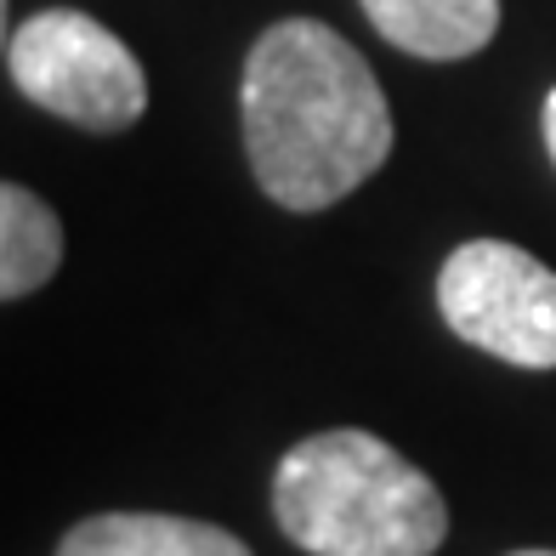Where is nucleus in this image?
<instances>
[{"label": "nucleus", "instance_id": "nucleus-1", "mask_svg": "<svg viewBox=\"0 0 556 556\" xmlns=\"http://www.w3.org/2000/svg\"><path fill=\"white\" fill-rule=\"evenodd\" d=\"M239 114L250 170L285 211H330L392 154L381 80L358 46L318 17H285L250 46Z\"/></svg>", "mask_w": 556, "mask_h": 556}, {"label": "nucleus", "instance_id": "nucleus-2", "mask_svg": "<svg viewBox=\"0 0 556 556\" xmlns=\"http://www.w3.org/2000/svg\"><path fill=\"white\" fill-rule=\"evenodd\" d=\"M273 517L313 556H432L448 540L438 483L358 426L301 438L278 460Z\"/></svg>", "mask_w": 556, "mask_h": 556}, {"label": "nucleus", "instance_id": "nucleus-3", "mask_svg": "<svg viewBox=\"0 0 556 556\" xmlns=\"http://www.w3.org/2000/svg\"><path fill=\"white\" fill-rule=\"evenodd\" d=\"M7 68L35 109L97 137L131 131L148 109V74L137 52L74 7L23 17L7 40Z\"/></svg>", "mask_w": 556, "mask_h": 556}, {"label": "nucleus", "instance_id": "nucleus-4", "mask_svg": "<svg viewBox=\"0 0 556 556\" xmlns=\"http://www.w3.org/2000/svg\"><path fill=\"white\" fill-rule=\"evenodd\" d=\"M438 313L466 346L556 369V273L511 239H466L438 273Z\"/></svg>", "mask_w": 556, "mask_h": 556}, {"label": "nucleus", "instance_id": "nucleus-5", "mask_svg": "<svg viewBox=\"0 0 556 556\" xmlns=\"http://www.w3.org/2000/svg\"><path fill=\"white\" fill-rule=\"evenodd\" d=\"M58 556H250L239 534L165 511H97L58 540Z\"/></svg>", "mask_w": 556, "mask_h": 556}, {"label": "nucleus", "instance_id": "nucleus-6", "mask_svg": "<svg viewBox=\"0 0 556 556\" xmlns=\"http://www.w3.org/2000/svg\"><path fill=\"white\" fill-rule=\"evenodd\" d=\"M375 35L426 63H460L500 29V0H358Z\"/></svg>", "mask_w": 556, "mask_h": 556}, {"label": "nucleus", "instance_id": "nucleus-7", "mask_svg": "<svg viewBox=\"0 0 556 556\" xmlns=\"http://www.w3.org/2000/svg\"><path fill=\"white\" fill-rule=\"evenodd\" d=\"M63 267V222L40 193L0 188V295L23 301Z\"/></svg>", "mask_w": 556, "mask_h": 556}, {"label": "nucleus", "instance_id": "nucleus-8", "mask_svg": "<svg viewBox=\"0 0 556 556\" xmlns=\"http://www.w3.org/2000/svg\"><path fill=\"white\" fill-rule=\"evenodd\" d=\"M540 125H545V148H551V165H556V86H551V97H545Z\"/></svg>", "mask_w": 556, "mask_h": 556}, {"label": "nucleus", "instance_id": "nucleus-9", "mask_svg": "<svg viewBox=\"0 0 556 556\" xmlns=\"http://www.w3.org/2000/svg\"><path fill=\"white\" fill-rule=\"evenodd\" d=\"M511 556H556V551H511Z\"/></svg>", "mask_w": 556, "mask_h": 556}]
</instances>
